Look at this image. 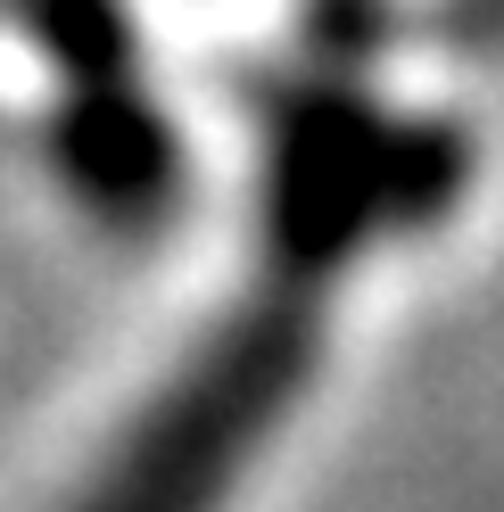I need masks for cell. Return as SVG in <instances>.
I'll return each mask as SVG.
<instances>
[{
    "mask_svg": "<svg viewBox=\"0 0 504 512\" xmlns=\"http://www.w3.org/2000/svg\"><path fill=\"white\" fill-rule=\"evenodd\" d=\"M306 364H314L306 298L273 290L257 306H240L224 339L133 422V438L100 471V488L83 496V512H215V496L240 479L265 430L290 413Z\"/></svg>",
    "mask_w": 504,
    "mask_h": 512,
    "instance_id": "1",
    "label": "cell"
}]
</instances>
